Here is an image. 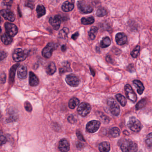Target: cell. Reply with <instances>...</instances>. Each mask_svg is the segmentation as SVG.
<instances>
[{"label": "cell", "instance_id": "obj_1", "mask_svg": "<svg viewBox=\"0 0 152 152\" xmlns=\"http://www.w3.org/2000/svg\"><path fill=\"white\" fill-rule=\"evenodd\" d=\"M29 55V51L27 50H23L21 48H17L15 50L12 57L16 62H20L26 59Z\"/></svg>", "mask_w": 152, "mask_h": 152}, {"label": "cell", "instance_id": "obj_2", "mask_svg": "<svg viewBox=\"0 0 152 152\" xmlns=\"http://www.w3.org/2000/svg\"><path fill=\"white\" fill-rule=\"evenodd\" d=\"M121 148L123 152H137V145L132 140H126L121 144Z\"/></svg>", "mask_w": 152, "mask_h": 152}, {"label": "cell", "instance_id": "obj_3", "mask_svg": "<svg viewBox=\"0 0 152 152\" xmlns=\"http://www.w3.org/2000/svg\"><path fill=\"white\" fill-rule=\"evenodd\" d=\"M128 128L134 132H139L142 129V124L140 121L134 117L130 118L127 123Z\"/></svg>", "mask_w": 152, "mask_h": 152}, {"label": "cell", "instance_id": "obj_4", "mask_svg": "<svg viewBox=\"0 0 152 152\" xmlns=\"http://www.w3.org/2000/svg\"><path fill=\"white\" fill-rule=\"evenodd\" d=\"M58 48V45L53 42H49L43 49L42 56L45 58H49L51 57L53 51Z\"/></svg>", "mask_w": 152, "mask_h": 152}, {"label": "cell", "instance_id": "obj_5", "mask_svg": "<svg viewBox=\"0 0 152 152\" xmlns=\"http://www.w3.org/2000/svg\"><path fill=\"white\" fill-rule=\"evenodd\" d=\"M107 104L109 107V110L111 113L114 116H118L120 114V108L117 102L113 99H108Z\"/></svg>", "mask_w": 152, "mask_h": 152}, {"label": "cell", "instance_id": "obj_6", "mask_svg": "<svg viewBox=\"0 0 152 152\" xmlns=\"http://www.w3.org/2000/svg\"><path fill=\"white\" fill-rule=\"evenodd\" d=\"M91 109V106L89 104L83 102L79 105L77 108V112L80 115L83 117H85L90 113Z\"/></svg>", "mask_w": 152, "mask_h": 152}, {"label": "cell", "instance_id": "obj_7", "mask_svg": "<svg viewBox=\"0 0 152 152\" xmlns=\"http://www.w3.org/2000/svg\"><path fill=\"white\" fill-rule=\"evenodd\" d=\"M78 7L82 14H90L92 12L93 10V8L84 1H78Z\"/></svg>", "mask_w": 152, "mask_h": 152}, {"label": "cell", "instance_id": "obj_8", "mask_svg": "<svg viewBox=\"0 0 152 152\" xmlns=\"http://www.w3.org/2000/svg\"><path fill=\"white\" fill-rule=\"evenodd\" d=\"M100 124L101 123L99 121L96 120L91 121L87 124L86 125V130L90 133H94L99 129Z\"/></svg>", "mask_w": 152, "mask_h": 152}, {"label": "cell", "instance_id": "obj_9", "mask_svg": "<svg viewBox=\"0 0 152 152\" xmlns=\"http://www.w3.org/2000/svg\"><path fill=\"white\" fill-rule=\"evenodd\" d=\"M124 90L127 98L132 102H136L137 100V95L131 86L129 84H126L124 87Z\"/></svg>", "mask_w": 152, "mask_h": 152}, {"label": "cell", "instance_id": "obj_10", "mask_svg": "<svg viewBox=\"0 0 152 152\" xmlns=\"http://www.w3.org/2000/svg\"><path fill=\"white\" fill-rule=\"evenodd\" d=\"M5 27L7 33L11 37L15 36L18 33V28L16 26L11 23H5Z\"/></svg>", "mask_w": 152, "mask_h": 152}, {"label": "cell", "instance_id": "obj_11", "mask_svg": "<svg viewBox=\"0 0 152 152\" xmlns=\"http://www.w3.org/2000/svg\"><path fill=\"white\" fill-rule=\"evenodd\" d=\"M65 80L68 85L73 87H77L80 83V79L73 74H71L67 75Z\"/></svg>", "mask_w": 152, "mask_h": 152}, {"label": "cell", "instance_id": "obj_12", "mask_svg": "<svg viewBox=\"0 0 152 152\" xmlns=\"http://www.w3.org/2000/svg\"><path fill=\"white\" fill-rule=\"evenodd\" d=\"M61 17L59 15H56L50 18L49 23L56 31L59 29L61 23Z\"/></svg>", "mask_w": 152, "mask_h": 152}, {"label": "cell", "instance_id": "obj_13", "mask_svg": "<svg viewBox=\"0 0 152 152\" xmlns=\"http://www.w3.org/2000/svg\"><path fill=\"white\" fill-rule=\"evenodd\" d=\"M1 16L6 20L10 22H14L15 19V15L11 10L8 9H3L1 10Z\"/></svg>", "mask_w": 152, "mask_h": 152}, {"label": "cell", "instance_id": "obj_14", "mask_svg": "<svg viewBox=\"0 0 152 152\" xmlns=\"http://www.w3.org/2000/svg\"><path fill=\"white\" fill-rule=\"evenodd\" d=\"M115 41L118 45L122 46L127 43L128 38L124 33H119L115 36Z\"/></svg>", "mask_w": 152, "mask_h": 152}, {"label": "cell", "instance_id": "obj_15", "mask_svg": "<svg viewBox=\"0 0 152 152\" xmlns=\"http://www.w3.org/2000/svg\"><path fill=\"white\" fill-rule=\"evenodd\" d=\"M58 148L62 152H67L70 149L69 142L65 139H62L58 144Z\"/></svg>", "mask_w": 152, "mask_h": 152}, {"label": "cell", "instance_id": "obj_16", "mask_svg": "<svg viewBox=\"0 0 152 152\" xmlns=\"http://www.w3.org/2000/svg\"><path fill=\"white\" fill-rule=\"evenodd\" d=\"M39 79L36 76V75L32 72L29 73V84L31 86L35 87L37 86L39 84Z\"/></svg>", "mask_w": 152, "mask_h": 152}, {"label": "cell", "instance_id": "obj_17", "mask_svg": "<svg viewBox=\"0 0 152 152\" xmlns=\"http://www.w3.org/2000/svg\"><path fill=\"white\" fill-rule=\"evenodd\" d=\"M18 76L20 79H25L27 77V70L24 65L19 66L18 70Z\"/></svg>", "mask_w": 152, "mask_h": 152}, {"label": "cell", "instance_id": "obj_18", "mask_svg": "<svg viewBox=\"0 0 152 152\" xmlns=\"http://www.w3.org/2000/svg\"><path fill=\"white\" fill-rule=\"evenodd\" d=\"M19 64H17L14 65L10 68L9 74V82L10 84L14 83L15 81V75L17 68L19 66Z\"/></svg>", "mask_w": 152, "mask_h": 152}, {"label": "cell", "instance_id": "obj_19", "mask_svg": "<svg viewBox=\"0 0 152 152\" xmlns=\"http://www.w3.org/2000/svg\"><path fill=\"white\" fill-rule=\"evenodd\" d=\"M62 10L65 12H70L74 8V5L73 3L69 1H66L63 3L62 6Z\"/></svg>", "mask_w": 152, "mask_h": 152}, {"label": "cell", "instance_id": "obj_20", "mask_svg": "<svg viewBox=\"0 0 152 152\" xmlns=\"http://www.w3.org/2000/svg\"><path fill=\"white\" fill-rule=\"evenodd\" d=\"M133 84L135 85V87L137 88V91L139 95H141L143 93L145 87L143 83L139 80H134L133 81Z\"/></svg>", "mask_w": 152, "mask_h": 152}, {"label": "cell", "instance_id": "obj_21", "mask_svg": "<svg viewBox=\"0 0 152 152\" xmlns=\"http://www.w3.org/2000/svg\"><path fill=\"white\" fill-rule=\"evenodd\" d=\"M46 72L49 75H53L56 71V64L53 62L50 63L46 67Z\"/></svg>", "mask_w": 152, "mask_h": 152}, {"label": "cell", "instance_id": "obj_22", "mask_svg": "<svg viewBox=\"0 0 152 152\" xmlns=\"http://www.w3.org/2000/svg\"><path fill=\"white\" fill-rule=\"evenodd\" d=\"M99 149L100 152H109L110 150V143L107 142H103L99 144Z\"/></svg>", "mask_w": 152, "mask_h": 152}, {"label": "cell", "instance_id": "obj_23", "mask_svg": "<svg viewBox=\"0 0 152 152\" xmlns=\"http://www.w3.org/2000/svg\"><path fill=\"white\" fill-rule=\"evenodd\" d=\"M1 40L5 45H8L13 42V38L7 33L2 34L1 36Z\"/></svg>", "mask_w": 152, "mask_h": 152}, {"label": "cell", "instance_id": "obj_24", "mask_svg": "<svg viewBox=\"0 0 152 152\" xmlns=\"http://www.w3.org/2000/svg\"><path fill=\"white\" fill-rule=\"evenodd\" d=\"M17 114L16 113L10 110L8 113V117H7L6 121L8 123L15 121L17 119Z\"/></svg>", "mask_w": 152, "mask_h": 152}, {"label": "cell", "instance_id": "obj_25", "mask_svg": "<svg viewBox=\"0 0 152 152\" xmlns=\"http://www.w3.org/2000/svg\"><path fill=\"white\" fill-rule=\"evenodd\" d=\"M36 11L38 18L42 17L46 14V9L42 5H38L36 8Z\"/></svg>", "mask_w": 152, "mask_h": 152}, {"label": "cell", "instance_id": "obj_26", "mask_svg": "<svg viewBox=\"0 0 152 152\" xmlns=\"http://www.w3.org/2000/svg\"><path fill=\"white\" fill-rule=\"evenodd\" d=\"M98 31V28L96 26H92L88 32L89 37L91 40H94Z\"/></svg>", "mask_w": 152, "mask_h": 152}, {"label": "cell", "instance_id": "obj_27", "mask_svg": "<svg viewBox=\"0 0 152 152\" xmlns=\"http://www.w3.org/2000/svg\"><path fill=\"white\" fill-rule=\"evenodd\" d=\"M80 100L76 97H73L70 99L68 104L69 107L71 109H73L79 104Z\"/></svg>", "mask_w": 152, "mask_h": 152}, {"label": "cell", "instance_id": "obj_28", "mask_svg": "<svg viewBox=\"0 0 152 152\" xmlns=\"http://www.w3.org/2000/svg\"><path fill=\"white\" fill-rule=\"evenodd\" d=\"M120 133H121L120 130L117 127H113L111 129L109 132V134L110 136L114 138L119 137L120 136Z\"/></svg>", "mask_w": 152, "mask_h": 152}, {"label": "cell", "instance_id": "obj_29", "mask_svg": "<svg viewBox=\"0 0 152 152\" xmlns=\"http://www.w3.org/2000/svg\"><path fill=\"white\" fill-rule=\"evenodd\" d=\"M111 41L108 37H104L100 42V46L102 48H106L111 45Z\"/></svg>", "mask_w": 152, "mask_h": 152}, {"label": "cell", "instance_id": "obj_30", "mask_svg": "<svg viewBox=\"0 0 152 152\" xmlns=\"http://www.w3.org/2000/svg\"><path fill=\"white\" fill-rule=\"evenodd\" d=\"M95 22V19L92 17H89L88 18H83L81 19V23L83 25H88L92 24Z\"/></svg>", "mask_w": 152, "mask_h": 152}, {"label": "cell", "instance_id": "obj_31", "mask_svg": "<svg viewBox=\"0 0 152 152\" xmlns=\"http://www.w3.org/2000/svg\"><path fill=\"white\" fill-rule=\"evenodd\" d=\"M69 30L68 28L64 27L59 31L58 37L60 39H65L67 37V34L69 33Z\"/></svg>", "mask_w": 152, "mask_h": 152}, {"label": "cell", "instance_id": "obj_32", "mask_svg": "<svg viewBox=\"0 0 152 152\" xmlns=\"http://www.w3.org/2000/svg\"><path fill=\"white\" fill-rule=\"evenodd\" d=\"M116 99L119 101L121 106L124 107L126 105L127 100L124 96L121 94H118L115 96Z\"/></svg>", "mask_w": 152, "mask_h": 152}, {"label": "cell", "instance_id": "obj_33", "mask_svg": "<svg viewBox=\"0 0 152 152\" xmlns=\"http://www.w3.org/2000/svg\"><path fill=\"white\" fill-rule=\"evenodd\" d=\"M146 104V99H141L140 101H139L137 104L136 105V110H139L142 109V108H143L145 106Z\"/></svg>", "mask_w": 152, "mask_h": 152}, {"label": "cell", "instance_id": "obj_34", "mask_svg": "<svg viewBox=\"0 0 152 152\" xmlns=\"http://www.w3.org/2000/svg\"><path fill=\"white\" fill-rule=\"evenodd\" d=\"M107 13V11L104 8H99L97 10L96 15L99 17H102L105 16Z\"/></svg>", "mask_w": 152, "mask_h": 152}, {"label": "cell", "instance_id": "obj_35", "mask_svg": "<svg viewBox=\"0 0 152 152\" xmlns=\"http://www.w3.org/2000/svg\"><path fill=\"white\" fill-rule=\"evenodd\" d=\"M140 51V47L139 46H137L131 52V55L132 57L136 58L138 56Z\"/></svg>", "mask_w": 152, "mask_h": 152}, {"label": "cell", "instance_id": "obj_36", "mask_svg": "<svg viewBox=\"0 0 152 152\" xmlns=\"http://www.w3.org/2000/svg\"><path fill=\"white\" fill-rule=\"evenodd\" d=\"M145 143L149 147H152V132L149 133L146 138Z\"/></svg>", "mask_w": 152, "mask_h": 152}, {"label": "cell", "instance_id": "obj_37", "mask_svg": "<svg viewBox=\"0 0 152 152\" xmlns=\"http://www.w3.org/2000/svg\"><path fill=\"white\" fill-rule=\"evenodd\" d=\"M24 107L26 110L27 112L31 113L32 111V107L31 104L29 101H26V102H25Z\"/></svg>", "mask_w": 152, "mask_h": 152}, {"label": "cell", "instance_id": "obj_38", "mask_svg": "<svg viewBox=\"0 0 152 152\" xmlns=\"http://www.w3.org/2000/svg\"><path fill=\"white\" fill-rule=\"evenodd\" d=\"M76 136H77L78 138L81 141H85V139L84 137L83 136L82 134L80 131L77 130L76 131Z\"/></svg>", "mask_w": 152, "mask_h": 152}, {"label": "cell", "instance_id": "obj_39", "mask_svg": "<svg viewBox=\"0 0 152 152\" xmlns=\"http://www.w3.org/2000/svg\"><path fill=\"white\" fill-rule=\"evenodd\" d=\"M6 74L4 72H2L1 74V84H4L6 83Z\"/></svg>", "mask_w": 152, "mask_h": 152}, {"label": "cell", "instance_id": "obj_40", "mask_svg": "<svg viewBox=\"0 0 152 152\" xmlns=\"http://www.w3.org/2000/svg\"><path fill=\"white\" fill-rule=\"evenodd\" d=\"M25 6L26 7H28L30 8L31 9H33L34 8V1H27L26 2Z\"/></svg>", "mask_w": 152, "mask_h": 152}, {"label": "cell", "instance_id": "obj_41", "mask_svg": "<svg viewBox=\"0 0 152 152\" xmlns=\"http://www.w3.org/2000/svg\"><path fill=\"white\" fill-rule=\"evenodd\" d=\"M67 120H68V122L69 123H70L71 124H72L75 123V122H76V120H75L74 116L73 115H69L68 118H67Z\"/></svg>", "mask_w": 152, "mask_h": 152}, {"label": "cell", "instance_id": "obj_42", "mask_svg": "<svg viewBox=\"0 0 152 152\" xmlns=\"http://www.w3.org/2000/svg\"><path fill=\"white\" fill-rule=\"evenodd\" d=\"M100 118L102 119V121L104 122L105 123H108L110 121V120H109V118L107 117V115H104L101 114V115H100Z\"/></svg>", "mask_w": 152, "mask_h": 152}, {"label": "cell", "instance_id": "obj_43", "mask_svg": "<svg viewBox=\"0 0 152 152\" xmlns=\"http://www.w3.org/2000/svg\"><path fill=\"white\" fill-rule=\"evenodd\" d=\"M13 1H3V5L8 7L10 8L12 6Z\"/></svg>", "mask_w": 152, "mask_h": 152}, {"label": "cell", "instance_id": "obj_44", "mask_svg": "<svg viewBox=\"0 0 152 152\" xmlns=\"http://www.w3.org/2000/svg\"><path fill=\"white\" fill-rule=\"evenodd\" d=\"M0 144L1 145H2L5 144L6 142H7V139L6 138V137H4V136H1V139H0Z\"/></svg>", "mask_w": 152, "mask_h": 152}, {"label": "cell", "instance_id": "obj_45", "mask_svg": "<svg viewBox=\"0 0 152 152\" xmlns=\"http://www.w3.org/2000/svg\"><path fill=\"white\" fill-rule=\"evenodd\" d=\"M7 56V54L5 51L1 50V61H2L3 59H5Z\"/></svg>", "mask_w": 152, "mask_h": 152}, {"label": "cell", "instance_id": "obj_46", "mask_svg": "<svg viewBox=\"0 0 152 152\" xmlns=\"http://www.w3.org/2000/svg\"><path fill=\"white\" fill-rule=\"evenodd\" d=\"M115 49H112V51H113V52L114 53H115V55H119V54H121V50L116 48H115Z\"/></svg>", "mask_w": 152, "mask_h": 152}, {"label": "cell", "instance_id": "obj_47", "mask_svg": "<svg viewBox=\"0 0 152 152\" xmlns=\"http://www.w3.org/2000/svg\"><path fill=\"white\" fill-rule=\"evenodd\" d=\"M128 70L130 72H132L134 71V66L132 64H131L128 67Z\"/></svg>", "mask_w": 152, "mask_h": 152}, {"label": "cell", "instance_id": "obj_48", "mask_svg": "<svg viewBox=\"0 0 152 152\" xmlns=\"http://www.w3.org/2000/svg\"><path fill=\"white\" fill-rule=\"evenodd\" d=\"M79 32H76L74 34H72V39H73L74 40H76V39H77V38H78V37H79Z\"/></svg>", "mask_w": 152, "mask_h": 152}, {"label": "cell", "instance_id": "obj_49", "mask_svg": "<svg viewBox=\"0 0 152 152\" xmlns=\"http://www.w3.org/2000/svg\"><path fill=\"white\" fill-rule=\"evenodd\" d=\"M106 60L109 63H112V62H113V59L111 58V56H107L106 58Z\"/></svg>", "mask_w": 152, "mask_h": 152}, {"label": "cell", "instance_id": "obj_50", "mask_svg": "<svg viewBox=\"0 0 152 152\" xmlns=\"http://www.w3.org/2000/svg\"><path fill=\"white\" fill-rule=\"evenodd\" d=\"M61 50L63 52H65L67 50V48H66V46L65 45H62L61 47Z\"/></svg>", "mask_w": 152, "mask_h": 152}, {"label": "cell", "instance_id": "obj_51", "mask_svg": "<svg viewBox=\"0 0 152 152\" xmlns=\"http://www.w3.org/2000/svg\"><path fill=\"white\" fill-rule=\"evenodd\" d=\"M76 147L78 148H83V145L82 143H78L76 145Z\"/></svg>", "mask_w": 152, "mask_h": 152}, {"label": "cell", "instance_id": "obj_52", "mask_svg": "<svg viewBox=\"0 0 152 152\" xmlns=\"http://www.w3.org/2000/svg\"><path fill=\"white\" fill-rule=\"evenodd\" d=\"M90 70L91 72V74L93 75V76H95V72L91 67H90Z\"/></svg>", "mask_w": 152, "mask_h": 152}]
</instances>
